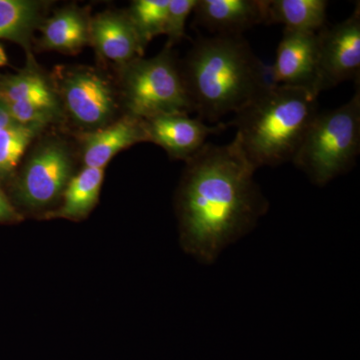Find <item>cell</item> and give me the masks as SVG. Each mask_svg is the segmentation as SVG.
I'll return each instance as SVG.
<instances>
[{
	"mask_svg": "<svg viewBox=\"0 0 360 360\" xmlns=\"http://www.w3.org/2000/svg\"><path fill=\"white\" fill-rule=\"evenodd\" d=\"M186 162L177 201L182 241L203 264H212L255 226L269 201L236 139L225 146L206 142Z\"/></svg>",
	"mask_w": 360,
	"mask_h": 360,
	"instance_id": "obj_1",
	"label": "cell"
},
{
	"mask_svg": "<svg viewBox=\"0 0 360 360\" xmlns=\"http://www.w3.org/2000/svg\"><path fill=\"white\" fill-rule=\"evenodd\" d=\"M260 59L243 35L201 37L179 63L193 111L219 124L262 96L257 80Z\"/></svg>",
	"mask_w": 360,
	"mask_h": 360,
	"instance_id": "obj_2",
	"label": "cell"
},
{
	"mask_svg": "<svg viewBox=\"0 0 360 360\" xmlns=\"http://www.w3.org/2000/svg\"><path fill=\"white\" fill-rule=\"evenodd\" d=\"M319 96L279 85L234 113V139L255 169L291 162L319 111Z\"/></svg>",
	"mask_w": 360,
	"mask_h": 360,
	"instance_id": "obj_3",
	"label": "cell"
},
{
	"mask_svg": "<svg viewBox=\"0 0 360 360\" xmlns=\"http://www.w3.org/2000/svg\"><path fill=\"white\" fill-rule=\"evenodd\" d=\"M360 153V90L335 110L317 113L291 162L314 184L347 174Z\"/></svg>",
	"mask_w": 360,
	"mask_h": 360,
	"instance_id": "obj_4",
	"label": "cell"
},
{
	"mask_svg": "<svg viewBox=\"0 0 360 360\" xmlns=\"http://www.w3.org/2000/svg\"><path fill=\"white\" fill-rule=\"evenodd\" d=\"M122 98L129 115L141 120L188 113L193 105L172 49L155 58H139L122 68Z\"/></svg>",
	"mask_w": 360,
	"mask_h": 360,
	"instance_id": "obj_5",
	"label": "cell"
},
{
	"mask_svg": "<svg viewBox=\"0 0 360 360\" xmlns=\"http://www.w3.org/2000/svg\"><path fill=\"white\" fill-rule=\"evenodd\" d=\"M319 34L317 92L328 90L360 77V6L352 15L333 26H324Z\"/></svg>",
	"mask_w": 360,
	"mask_h": 360,
	"instance_id": "obj_6",
	"label": "cell"
},
{
	"mask_svg": "<svg viewBox=\"0 0 360 360\" xmlns=\"http://www.w3.org/2000/svg\"><path fill=\"white\" fill-rule=\"evenodd\" d=\"M72 161L65 144L49 141L32 153L16 186L18 200L30 208L53 202L71 179Z\"/></svg>",
	"mask_w": 360,
	"mask_h": 360,
	"instance_id": "obj_7",
	"label": "cell"
},
{
	"mask_svg": "<svg viewBox=\"0 0 360 360\" xmlns=\"http://www.w3.org/2000/svg\"><path fill=\"white\" fill-rule=\"evenodd\" d=\"M63 77L59 94L73 122L91 131L108 125L117 108L110 82L89 68L70 70Z\"/></svg>",
	"mask_w": 360,
	"mask_h": 360,
	"instance_id": "obj_8",
	"label": "cell"
},
{
	"mask_svg": "<svg viewBox=\"0 0 360 360\" xmlns=\"http://www.w3.org/2000/svg\"><path fill=\"white\" fill-rule=\"evenodd\" d=\"M143 120L148 141L161 146L174 160L186 161L205 146L208 136L221 134L227 127L222 122L206 124L198 117H189L188 113L162 115Z\"/></svg>",
	"mask_w": 360,
	"mask_h": 360,
	"instance_id": "obj_9",
	"label": "cell"
},
{
	"mask_svg": "<svg viewBox=\"0 0 360 360\" xmlns=\"http://www.w3.org/2000/svg\"><path fill=\"white\" fill-rule=\"evenodd\" d=\"M319 33V32H317ZM284 30L274 68L279 84L309 90L319 96V34Z\"/></svg>",
	"mask_w": 360,
	"mask_h": 360,
	"instance_id": "obj_10",
	"label": "cell"
},
{
	"mask_svg": "<svg viewBox=\"0 0 360 360\" xmlns=\"http://www.w3.org/2000/svg\"><path fill=\"white\" fill-rule=\"evenodd\" d=\"M269 0H198L193 23L214 35H243L266 25Z\"/></svg>",
	"mask_w": 360,
	"mask_h": 360,
	"instance_id": "obj_11",
	"label": "cell"
},
{
	"mask_svg": "<svg viewBox=\"0 0 360 360\" xmlns=\"http://www.w3.org/2000/svg\"><path fill=\"white\" fill-rule=\"evenodd\" d=\"M89 39L103 58L122 68L143 56V46L127 13L96 15L89 21Z\"/></svg>",
	"mask_w": 360,
	"mask_h": 360,
	"instance_id": "obj_12",
	"label": "cell"
},
{
	"mask_svg": "<svg viewBox=\"0 0 360 360\" xmlns=\"http://www.w3.org/2000/svg\"><path fill=\"white\" fill-rule=\"evenodd\" d=\"M148 141L144 120L129 115L84 135L82 158L86 167L103 168L111 158L135 143Z\"/></svg>",
	"mask_w": 360,
	"mask_h": 360,
	"instance_id": "obj_13",
	"label": "cell"
},
{
	"mask_svg": "<svg viewBox=\"0 0 360 360\" xmlns=\"http://www.w3.org/2000/svg\"><path fill=\"white\" fill-rule=\"evenodd\" d=\"M326 0H269L266 25L291 32L317 33L326 25Z\"/></svg>",
	"mask_w": 360,
	"mask_h": 360,
	"instance_id": "obj_14",
	"label": "cell"
},
{
	"mask_svg": "<svg viewBox=\"0 0 360 360\" xmlns=\"http://www.w3.org/2000/svg\"><path fill=\"white\" fill-rule=\"evenodd\" d=\"M41 45L46 49L77 53L89 44V21L75 8L59 11L42 25Z\"/></svg>",
	"mask_w": 360,
	"mask_h": 360,
	"instance_id": "obj_15",
	"label": "cell"
},
{
	"mask_svg": "<svg viewBox=\"0 0 360 360\" xmlns=\"http://www.w3.org/2000/svg\"><path fill=\"white\" fill-rule=\"evenodd\" d=\"M103 177V168L85 167L71 177L63 191V205L49 217L70 219L86 217L98 200Z\"/></svg>",
	"mask_w": 360,
	"mask_h": 360,
	"instance_id": "obj_16",
	"label": "cell"
},
{
	"mask_svg": "<svg viewBox=\"0 0 360 360\" xmlns=\"http://www.w3.org/2000/svg\"><path fill=\"white\" fill-rule=\"evenodd\" d=\"M20 101L39 104L61 111L56 91L37 71H25L0 80V103Z\"/></svg>",
	"mask_w": 360,
	"mask_h": 360,
	"instance_id": "obj_17",
	"label": "cell"
},
{
	"mask_svg": "<svg viewBox=\"0 0 360 360\" xmlns=\"http://www.w3.org/2000/svg\"><path fill=\"white\" fill-rule=\"evenodd\" d=\"M41 2L0 0V39L28 46L41 18Z\"/></svg>",
	"mask_w": 360,
	"mask_h": 360,
	"instance_id": "obj_18",
	"label": "cell"
},
{
	"mask_svg": "<svg viewBox=\"0 0 360 360\" xmlns=\"http://www.w3.org/2000/svg\"><path fill=\"white\" fill-rule=\"evenodd\" d=\"M169 1L136 0L132 2L129 13H127L144 49L155 37L165 34Z\"/></svg>",
	"mask_w": 360,
	"mask_h": 360,
	"instance_id": "obj_19",
	"label": "cell"
},
{
	"mask_svg": "<svg viewBox=\"0 0 360 360\" xmlns=\"http://www.w3.org/2000/svg\"><path fill=\"white\" fill-rule=\"evenodd\" d=\"M39 127L16 123L0 131V175H6L18 167L26 148L40 131Z\"/></svg>",
	"mask_w": 360,
	"mask_h": 360,
	"instance_id": "obj_20",
	"label": "cell"
},
{
	"mask_svg": "<svg viewBox=\"0 0 360 360\" xmlns=\"http://www.w3.org/2000/svg\"><path fill=\"white\" fill-rule=\"evenodd\" d=\"M11 113L14 122L26 127H37L39 129L56 122L61 116V111L39 105L32 103H4Z\"/></svg>",
	"mask_w": 360,
	"mask_h": 360,
	"instance_id": "obj_21",
	"label": "cell"
},
{
	"mask_svg": "<svg viewBox=\"0 0 360 360\" xmlns=\"http://www.w3.org/2000/svg\"><path fill=\"white\" fill-rule=\"evenodd\" d=\"M196 4L198 0H170L165 26L168 49H172L186 37V20Z\"/></svg>",
	"mask_w": 360,
	"mask_h": 360,
	"instance_id": "obj_22",
	"label": "cell"
},
{
	"mask_svg": "<svg viewBox=\"0 0 360 360\" xmlns=\"http://www.w3.org/2000/svg\"><path fill=\"white\" fill-rule=\"evenodd\" d=\"M22 217L0 189V222L20 221Z\"/></svg>",
	"mask_w": 360,
	"mask_h": 360,
	"instance_id": "obj_23",
	"label": "cell"
},
{
	"mask_svg": "<svg viewBox=\"0 0 360 360\" xmlns=\"http://www.w3.org/2000/svg\"><path fill=\"white\" fill-rule=\"evenodd\" d=\"M16 124L11 113L7 110L6 106L4 103H0V131L4 129H8Z\"/></svg>",
	"mask_w": 360,
	"mask_h": 360,
	"instance_id": "obj_24",
	"label": "cell"
},
{
	"mask_svg": "<svg viewBox=\"0 0 360 360\" xmlns=\"http://www.w3.org/2000/svg\"><path fill=\"white\" fill-rule=\"evenodd\" d=\"M7 63H8V59H7L6 51H4V49H2L1 45H0V66L6 65Z\"/></svg>",
	"mask_w": 360,
	"mask_h": 360,
	"instance_id": "obj_25",
	"label": "cell"
}]
</instances>
